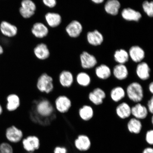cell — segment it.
<instances>
[{
  "label": "cell",
  "mask_w": 153,
  "mask_h": 153,
  "mask_svg": "<svg viewBox=\"0 0 153 153\" xmlns=\"http://www.w3.org/2000/svg\"><path fill=\"white\" fill-rule=\"evenodd\" d=\"M36 87L40 93L49 94L54 89L53 77L47 73H43L38 76L36 81Z\"/></svg>",
  "instance_id": "6da1fadb"
},
{
  "label": "cell",
  "mask_w": 153,
  "mask_h": 153,
  "mask_svg": "<svg viewBox=\"0 0 153 153\" xmlns=\"http://www.w3.org/2000/svg\"><path fill=\"white\" fill-rule=\"evenodd\" d=\"M126 94L130 100L136 103H140L144 97V91L141 84L133 82L129 84L126 89Z\"/></svg>",
  "instance_id": "7a4b0ae2"
},
{
  "label": "cell",
  "mask_w": 153,
  "mask_h": 153,
  "mask_svg": "<svg viewBox=\"0 0 153 153\" xmlns=\"http://www.w3.org/2000/svg\"><path fill=\"white\" fill-rule=\"evenodd\" d=\"M72 102L69 97L65 95L57 97L53 102L55 110L60 114H65L71 109Z\"/></svg>",
  "instance_id": "3957f363"
},
{
  "label": "cell",
  "mask_w": 153,
  "mask_h": 153,
  "mask_svg": "<svg viewBox=\"0 0 153 153\" xmlns=\"http://www.w3.org/2000/svg\"><path fill=\"white\" fill-rule=\"evenodd\" d=\"M23 148L28 152H33L41 146V141L37 136L29 135L24 137L22 141Z\"/></svg>",
  "instance_id": "277c9868"
},
{
  "label": "cell",
  "mask_w": 153,
  "mask_h": 153,
  "mask_svg": "<svg viewBox=\"0 0 153 153\" xmlns=\"http://www.w3.org/2000/svg\"><path fill=\"white\" fill-rule=\"evenodd\" d=\"M5 136L10 142L16 143L22 141L24 138V134L22 130L16 126L12 125L6 130Z\"/></svg>",
  "instance_id": "5b68a950"
},
{
  "label": "cell",
  "mask_w": 153,
  "mask_h": 153,
  "mask_svg": "<svg viewBox=\"0 0 153 153\" xmlns=\"http://www.w3.org/2000/svg\"><path fill=\"white\" fill-rule=\"evenodd\" d=\"M36 9L35 4L31 0H24L21 2L19 12L24 18H30L34 14Z\"/></svg>",
  "instance_id": "8992f818"
},
{
  "label": "cell",
  "mask_w": 153,
  "mask_h": 153,
  "mask_svg": "<svg viewBox=\"0 0 153 153\" xmlns=\"http://www.w3.org/2000/svg\"><path fill=\"white\" fill-rule=\"evenodd\" d=\"M106 97V93L100 88H95L88 95L89 100L97 106L102 104Z\"/></svg>",
  "instance_id": "52a82bcc"
},
{
  "label": "cell",
  "mask_w": 153,
  "mask_h": 153,
  "mask_svg": "<svg viewBox=\"0 0 153 153\" xmlns=\"http://www.w3.org/2000/svg\"><path fill=\"white\" fill-rule=\"evenodd\" d=\"M0 31L5 37L13 38L17 35L18 29L15 25L5 21H3L0 24Z\"/></svg>",
  "instance_id": "ba28073f"
},
{
  "label": "cell",
  "mask_w": 153,
  "mask_h": 153,
  "mask_svg": "<svg viewBox=\"0 0 153 153\" xmlns=\"http://www.w3.org/2000/svg\"><path fill=\"white\" fill-rule=\"evenodd\" d=\"M74 144L76 148L81 152L88 150L91 146L90 139L87 135L81 134L78 135L74 141Z\"/></svg>",
  "instance_id": "9c48e42d"
},
{
  "label": "cell",
  "mask_w": 153,
  "mask_h": 153,
  "mask_svg": "<svg viewBox=\"0 0 153 153\" xmlns=\"http://www.w3.org/2000/svg\"><path fill=\"white\" fill-rule=\"evenodd\" d=\"M58 82L62 87L64 88H70L74 85V76L68 71H63L59 74Z\"/></svg>",
  "instance_id": "30bf717a"
},
{
  "label": "cell",
  "mask_w": 153,
  "mask_h": 153,
  "mask_svg": "<svg viewBox=\"0 0 153 153\" xmlns=\"http://www.w3.org/2000/svg\"><path fill=\"white\" fill-rule=\"evenodd\" d=\"M6 108L9 112H13L18 109L21 105V100L19 96L15 93H11L7 97Z\"/></svg>",
  "instance_id": "8fae6325"
},
{
  "label": "cell",
  "mask_w": 153,
  "mask_h": 153,
  "mask_svg": "<svg viewBox=\"0 0 153 153\" xmlns=\"http://www.w3.org/2000/svg\"><path fill=\"white\" fill-rule=\"evenodd\" d=\"M148 113L147 107L140 103H137L131 108V115L137 119L140 120L145 119Z\"/></svg>",
  "instance_id": "7c38bea8"
},
{
  "label": "cell",
  "mask_w": 153,
  "mask_h": 153,
  "mask_svg": "<svg viewBox=\"0 0 153 153\" xmlns=\"http://www.w3.org/2000/svg\"><path fill=\"white\" fill-rule=\"evenodd\" d=\"M80 60L82 66L85 69L93 68L97 63L95 56L86 51H84L80 55Z\"/></svg>",
  "instance_id": "4fadbf2b"
},
{
  "label": "cell",
  "mask_w": 153,
  "mask_h": 153,
  "mask_svg": "<svg viewBox=\"0 0 153 153\" xmlns=\"http://www.w3.org/2000/svg\"><path fill=\"white\" fill-rule=\"evenodd\" d=\"M83 27L80 23L76 20L71 22L66 27V30L70 37L76 38L81 33Z\"/></svg>",
  "instance_id": "5bb4252c"
},
{
  "label": "cell",
  "mask_w": 153,
  "mask_h": 153,
  "mask_svg": "<svg viewBox=\"0 0 153 153\" xmlns=\"http://www.w3.org/2000/svg\"><path fill=\"white\" fill-rule=\"evenodd\" d=\"M116 112L117 115L120 119H127L131 115V107L127 102H122L117 106Z\"/></svg>",
  "instance_id": "9a60e30c"
},
{
  "label": "cell",
  "mask_w": 153,
  "mask_h": 153,
  "mask_svg": "<svg viewBox=\"0 0 153 153\" xmlns=\"http://www.w3.org/2000/svg\"><path fill=\"white\" fill-rule=\"evenodd\" d=\"M78 114L82 120L84 121H88L93 118L94 115V111L91 106L85 105L79 109Z\"/></svg>",
  "instance_id": "2e32d148"
},
{
  "label": "cell",
  "mask_w": 153,
  "mask_h": 153,
  "mask_svg": "<svg viewBox=\"0 0 153 153\" xmlns=\"http://www.w3.org/2000/svg\"><path fill=\"white\" fill-rule=\"evenodd\" d=\"M32 33L38 38L45 37L49 32L48 29L46 26L41 22H36L33 25L31 30Z\"/></svg>",
  "instance_id": "e0dca14e"
},
{
  "label": "cell",
  "mask_w": 153,
  "mask_h": 153,
  "mask_svg": "<svg viewBox=\"0 0 153 153\" xmlns=\"http://www.w3.org/2000/svg\"><path fill=\"white\" fill-rule=\"evenodd\" d=\"M150 69L146 63L142 62L137 65L136 73L137 76L141 80L146 81L150 77Z\"/></svg>",
  "instance_id": "ac0fdd59"
},
{
  "label": "cell",
  "mask_w": 153,
  "mask_h": 153,
  "mask_svg": "<svg viewBox=\"0 0 153 153\" xmlns=\"http://www.w3.org/2000/svg\"><path fill=\"white\" fill-rule=\"evenodd\" d=\"M36 56L40 60H45L49 56L50 51L47 46L44 43L38 44L34 49Z\"/></svg>",
  "instance_id": "d6986e66"
},
{
  "label": "cell",
  "mask_w": 153,
  "mask_h": 153,
  "mask_svg": "<svg viewBox=\"0 0 153 153\" xmlns=\"http://www.w3.org/2000/svg\"><path fill=\"white\" fill-rule=\"evenodd\" d=\"M129 54L134 62H141L145 56L144 51L138 46H134L130 48Z\"/></svg>",
  "instance_id": "ffe728a7"
},
{
  "label": "cell",
  "mask_w": 153,
  "mask_h": 153,
  "mask_svg": "<svg viewBox=\"0 0 153 153\" xmlns=\"http://www.w3.org/2000/svg\"><path fill=\"white\" fill-rule=\"evenodd\" d=\"M122 16L126 20L138 22L141 18V13L131 8L124 9L122 12Z\"/></svg>",
  "instance_id": "44dd1931"
},
{
  "label": "cell",
  "mask_w": 153,
  "mask_h": 153,
  "mask_svg": "<svg viewBox=\"0 0 153 153\" xmlns=\"http://www.w3.org/2000/svg\"><path fill=\"white\" fill-rule=\"evenodd\" d=\"M127 127L130 133L138 134L140 133L142 129L143 125L140 120L132 118L128 122Z\"/></svg>",
  "instance_id": "7402d4cb"
},
{
  "label": "cell",
  "mask_w": 153,
  "mask_h": 153,
  "mask_svg": "<svg viewBox=\"0 0 153 153\" xmlns=\"http://www.w3.org/2000/svg\"><path fill=\"white\" fill-rule=\"evenodd\" d=\"M87 38L89 43L94 46L101 45L104 40L102 34L97 30L89 32L87 34Z\"/></svg>",
  "instance_id": "603a6c76"
},
{
  "label": "cell",
  "mask_w": 153,
  "mask_h": 153,
  "mask_svg": "<svg viewBox=\"0 0 153 153\" xmlns=\"http://www.w3.org/2000/svg\"><path fill=\"white\" fill-rule=\"evenodd\" d=\"M126 91L120 86L115 87L111 90L110 96L111 99L114 102H120L125 97Z\"/></svg>",
  "instance_id": "cb8c5ba5"
},
{
  "label": "cell",
  "mask_w": 153,
  "mask_h": 153,
  "mask_svg": "<svg viewBox=\"0 0 153 153\" xmlns=\"http://www.w3.org/2000/svg\"><path fill=\"white\" fill-rule=\"evenodd\" d=\"M45 20L49 25L52 27L58 26L62 22V17L58 13H48L45 15Z\"/></svg>",
  "instance_id": "d4e9b609"
},
{
  "label": "cell",
  "mask_w": 153,
  "mask_h": 153,
  "mask_svg": "<svg viewBox=\"0 0 153 153\" xmlns=\"http://www.w3.org/2000/svg\"><path fill=\"white\" fill-rule=\"evenodd\" d=\"M120 7V3L117 0H109L105 4V9L108 14L116 15L118 14Z\"/></svg>",
  "instance_id": "484cf974"
},
{
  "label": "cell",
  "mask_w": 153,
  "mask_h": 153,
  "mask_svg": "<svg viewBox=\"0 0 153 153\" xmlns=\"http://www.w3.org/2000/svg\"><path fill=\"white\" fill-rule=\"evenodd\" d=\"M113 74L117 79L119 80H123L128 77V71L127 67L124 65L119 64L114 67Z\"/></svg>",
  "instance_id": "4316f807"
},
{
  "label": "cell",
  "mask_w": 153,
  "mask_h": 153,
  "mask_svg": "<svg viewBox=\"0 0 153 153\" xmlns=\"http://www.w3.org/2000/svg\"><path fill=\"white\" fill-rule=\"evenodd\" d=\"M95 74L97 77L101 79H106L109 78L111 74L110 69L106 65L102 64L97 67Z\"/></svg>",
  "instance_id": "83f0119b"
},
{
  "label": "cell",
  "mask_w": 153,
  "mask_h": 153,
  "mask_svg": "<svg viewBox=\"0 0 153 153\" xmlns=\"http://www.w3.org/2000/svg\"><path fill=\"white\" fill-rule=\"evenodd\" d=\"M76 80L78 85L84 87H88L90 85L91 81L90 76L84 72L78 74L76 76Z\"/></svg>",
  "instance_id": "f1b7e54d"
},
{
  "label": "cell",
  "mask_w": 153,
  "mask_h": 153,
  "mask_svg": "<svg viewBox=\"0 0 153 153\" xmlns=\"http://www.w3.org/2000/svg\"><path fill=\"white\" fill-rule=\"evenodd\" d=\"M128 53L124 49L116 51L114 54V58L116 62L120 64H123L129 60Z\"/></svg>",
  "instance_id": "f546056e"
},
{
  "label": "cell",
  "mask_w": 153,
  "mask_h": 153,
  "mask_svg": "<svg viewBox=\"0 0 153 153\" xmlns=\"http://www.w3.org/2000/svg\"><path fill=\"white\" fill-rule=\"evenodd\" d=\"M143 10L149 17H152L153 15V2L145 1L143 4Z\"/></svg>",
  "instance_id": "4dcf8cb0"
},
{
  "label": "cell",
  "mask_w": 153,
  "mask_h": 153,
  "mask_svg": "<svg viewBox=\"0 0 153 153\" xmlns=\"http://www.w3.org/2000/svg\"><path fill=\"white\" fill-rule=\"evenodd\" d=\"M0 153H13L12 147L7 143H1L0 145Z\"/></svg>",
  "instance_id": "1f68e13d"
},
{
  "label": "cell",
  "mask_w": 153,
  "mask_h": 153,
  "mask_svg": "<svg viewBox=\"0 0 153 153\" xmlns=\"http://www.w3.org/2000/svg\"><path fill=\"white\" fill-rule=\"evenodd\" d=\"M145 140L149 144H153V130L151 129L146 132L145 135Z\"/></svg>",
  "instance_id": "d6a6232c"
},
{
  "label": "cell",
  "mask_w": 153,
  "mask_h": 153,
  "mask_svg": "<svg viewBox=\"0 0 153 153\" xmlns=\"http://www.w3.org/2000/svg\"><path fill=\"white\" fill-rule=\"evenodd\" d=\"M43 2L46 6L51 8L54 7L57 4L56 0H43Z\"/></svg>",
  "instance_id": "836d02e7"
},
{
  "label": "cell",
  "mask_w": 153,
  "mask_h": 153,
  "mask_svg": "<svg viewBox=\"0 0 153 153\" xmlns=\"http://www.w3.org/2000/svg\"><path fill=\"white\" fill-rule=\"evenodd\" d=\"M147 109L149 112L151 114H153V97L152 96L150 99L147 104Z\"/></svg>",
  "instance_id": "e575fe53"
},
{
  "label": "cell",
  "mask_w": 153,
  "mask_h": 153,
  "mask_svg": "<svg viewBox=\"0 0 153 153\" xmlns=\"http://www.w3.org/2000/svg\"><path fill=\"white\" fill-rule=\"evenodd\" d=\"M67 150L64 147L57 146L55 148L54 153H67Z\"/></svg>",
  "instance_id": "d590c367"
},
{
  "label": "cell",
  "mask_w": 153,
  "mask_h": 153,
  "mask_svg": "<svg viewBox=\"0 0 153 153\" xmlns=\"http://www.w3.org/2000/svg\"><path fill=\"white\" fill-rule=\"evenodd\" d=\"M143 153H153V149L150 147H148L143 150Z\"/></svg>",
  "instance_id": "8d00e7d4"
},
{
  "label": "cell",
  "mask_w": 153,
  "mask_h": 153,
  "mask_svg": "<svg viewBox=\"0 0 153 153\" xmlns=\"http://www.w3.org/2000/svg\"><path fill=\"white\" fill-rule=\"evenodd\" d=\"M149 89L150 92L153 94V82H152L149 84Z\"/></svg>",
  "instance_id": "74e56055"
},
{
  "label": "cell",
  "mask_w": 153,
  "mask_h": 153,
  "mask_svg": "<svg viewBox=\"0 0 153 153\" xmlns=\"http://www.w3.org/2000/svg\"><path fill=\"white\" fill-rule=\"evenodd\" d=\"M92 1L97 4L101 3L104 1V0H92Z\"/></svg>",
  "instance_id": "f35d334b"
},
{
  "label": "cell",
  "mask_w": 153,
  "mask_h": 153,
  "mask_svg": "<svg viewBox=\"0 0 153 153\" xmlns=\"http://www.w3.org/2000/svg\"><path fill=\"white\" fill-rule=\"evenodd\" d=\"M3 52L4 50L3 48L1 45H0V56L3 54Z\"/></svg>",
  "instance_id": "ab89813d"
},
{
  "label": "cell",
  "mask_w": 153,
  "mask_h": 153,
  "mask_svg": "<svg viewBox=\"0 0 153 153\" xmlns=\"http://www.w3.org/2000/svg\"><path fill=\"white\" fill-rule=\"evenodd\" d=\"M3 112V109L2 107L1 106V104H0V115L2 114Z\"/></svg>",
  "instance_id": "60d3db41"
},
{
  "label": "cell",
  "mask_w": 153,
  "mask_h": 153,
  "mask_svg": "<svg viewBox=\"0 0 153 153\" xmlns=\"http://www.w3.org/2000/svg\"><path fill=\"white\" fill-rule=\"evenodd\" d=\"M152 123L153 124V116L152 117Z\"/></svg>",
  "instance_id": "b9f144b4"
},
{
  "label": "cell",
  "mask_w": 153,
  "mask_h": 153,
  "mask_svg": "<svg viewBox=\"0 0 153 153\" xmlns=\"http://www.w3.org/2000/svg\"><path fill=\"white\" fill-rule=\"evenodd\" d=\"M27 153H34L33 152H27Z\"/></svg>",
  "instance_id": "7bdbcfd3"
}]
</instances>
